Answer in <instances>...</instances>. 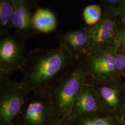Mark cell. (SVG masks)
Wrapping results in <instances>:
<instances>
[{
  "mask_svg": "<svg viewBox=\"0 0 125 125\" xmlns=\"http://www.w3.org/2000/svg\"><path fill=\"white\" fill-rule=\"evenodd\" d=\"M77 62L59 45L49 49L34 48L28 52L20 83L29 94L49 88L72 71Z\"/></svg>",
  "mask_w": 125,
  "mask_h": 125,
  "instance_id": "cell-1",
  "label": "cell"
},
{
  "mask_svg": "<svg viewBox=\"0 0 125 125\" xmlns=\"http://www.w3.org/2000/svg\"><path fill=\"white\" fill-rule=\"evenodd\" d=\"M87 79L84 63L81 59L72 71L49 87L58 125H61L68 118Z\"/></svg>",
  "mask_w": 125,
  "mask_h": 125,
  "instance_id": "cell-2",
  "label": "cell"
},
{
  "mask_svg": "<svg viewBox=\"0 0 125 125\" xmlns=\"http://www.w3.org/2000/svg\"><path fill=\"white\" fill-rule=\"evenodd\" d=\"M31 93L24 104L16 125H58L48 88Z\"/></svg>",
  "mask_w": 125,
  "mask_h": 125,
  "instance_id": "cell-3",
  "label": "cell"
},
{
  "mask_svg": "<svg viewBox=\"0 0 125 125\" xmlns=\"http://www.w3.org/2000/svg\"><path fill=\"white\" fill-rule=\"evenodd\" d=\"M29 94L20 82H0V125H16Z\"/></svg>",
  "mask_w": 125,
  "mask_h": 125,
  "instance_id": "cell-4",
  "label": "cell"
},
{
  "mask_svg": "<svg viewBox=\"0 0 125 125\" xmlns=\"http://www.w3.org/2000/svg\"><path fill=\"white\" fill-rule=\"evenodd\" d=\"M25 40L9 33L0 40V78H10L14 72L21 71L29 51Z\"/></svg>",
  "mask_w": 125,
  "mask_h": 125,
  "instance_id": "cell-5",
  "label": "cell"
},
{
  "mask_svg": "<svg viewBox=\"0 0 125 125\" xmlns=\"http://www.w3.org/2000/svg\"><path fill=\"white\" fill-rule=\"evenodd\" d=\"M116 48L112 46L83 58L87 81L105 82L119 76L116 69Z\"/></svg>",
  "mask_w": 125,
  "mask_h": 125,
  "instance_id": "cell-6",
  "label": "cell"
},
{
  "mask_svg": "<svg viewBox=\"0 0 125 125\" xmlns=\"http://www.w3.org/2000/svg\"><path fill=\"white\" fill-rule=\"evenodd\" d=\"M121 27L118 16L103 10L101 21L90 27V41L89 52L86 57L109 47H115V36Z\"/></svg>",
  "mask_w": 125,
  "mask_h": 125,
  "instance_id": "cell-7",
  "label": "cell"
},
{
  "mask_svg": "<svg viewBox=\"0 0 125 125\" xmlns=\"http://www.w3.org/2000/svg\"><path fill=\"white\" fill-rule=\"evenodd\" d=\"M89 83L96 90L105 114L119 118L125 98V84L122 78L118 76L112 80Z\"/></svg>",
  "mask_w": 125,
  "mask_h": 125,
  "instance_id": "cell-8",
  "label": "cell"
},
{
  "mask_svg": "<svg viewBox=\"0 0 125 125\" xmlns=\"http://www.w3.org/2000/svg\"><path fill=\"white\" fill-rule=\"evenodd\" d=\"M13 12L11 21V28L15 34L26 40L36 36V32L32 24L34 11L38 7L37 1L32 0H12Z\"/></svg>",
  "mask_w": 125,
  "mask_h": 125,
  "instance_id": "cell-9",
  "label": "cell"
},
{
  "mask_svg": "<svg viewBox=\"0 0 125 125\" xmlns=\"http://www.w3.org/2000/svg\"><path fill=\"white\" fill-rule=\"evenodd\" d=\"M56 37L61 46L76 61L86 57L89 52L90 41V27L68 30Z\"/></svg>",
  "mask_w": 125,
  "mask_h": 125,
  "instance_id": "cell-10",
  "label": "cell"
},
{
  "mask_svg": "<svg viewBox=\"0 0 125 125\" xmlns=\"http://www.w3.org/2000/svg\"><path fill=\"white\" fill-rule=\"evenodd\" d=\"M105 115L94 86L85 83L72 108L68 120L72 124L82 116Z\"/></svg>",
  "mask_w": 125,
  "mask_h": 125,
  "instance_id": "cell-11",
  "label": "cell"
},
{
  "mask_svg": "<svg viewBox=\"0 0 125 125\" xmlns=\"http://www.w3.org/2000/svg\"><path fill=\"white\" fill-rule=\"evenodd\" d=\"M32 24L38 33H50L57 29V18L51 10L39 7L33 14Z\"/></svg>",
  "mask_w": 125,
  "mask_h": 125,
  "instance_id": "cell-12",
  "label": "cell"
},
{
  "mask_svg": "<svg viewBox=\"0 0 125 125\" xmlns=\"http://www.w3.org/2000/svg\"><path fill=\"white\" fill-rule=\"evenodd\" d=\"M72 125H121L118 117L106 115H94L82 116Z\"/></svg>",
  "mask_w": 125,
  "mask_h": 125,
  "instance_id": "cell-13",
  "label": "cell"
},
{
  "mask_svg": "<svg viewBox=\"0 0 125 125\" xmlns=\"http://www.w3.org/2000/svg\"><path fill=\"white\" fill-rule=\"evenodd\" d=\"M13 12L12 0H0V35L3 37L11 29V21Z\"/></svg>",
  "mask_w": 125,
  "mask_h": 125,
  "instance_id": "cell-14",
  "label": "cell"
},
{
  "mask_svg": "<svg viewBox=\"0 0 125 125\" xmlns=\"http://www.w3.org/2000/svg\"><path fill=\"white\" fill-rule=\"evenodd\" d=\"M103 9L101 5H89L83 10V17L88 26H93L101 21L103 16Z\"/></svg>",
  "mask_w": 125,
  "mask_h": 125,
  "instance_id": "cell-15",
  "label": "cell"
},
{
  "mask_svg": "<svg viewBox=\"0 0 125 125\" xmlns=\"http://www.w3.org/2000/svg\"><path fill=\"white\" fill-rule=\"evenodd\" d=\"M100 2L103 10L118 16L125 0H101Z\"/></svg>",
  "mask_w": 125,
  "mask_h": 125,
  "instance_id": "cell-16",
  "label": "cell"
},
{
  "mask_svg": "<svg viewBox=\"0 0 125 125\" xmlns=\"http://www.w3.org/2000/svg\"><path fill=\"white\" fill-rule=\"evenodd\" d=\"M114 45L117 53H125V27L122 26L117 32Z\"/></svg>",
  "mask_w": 125,
  "mask_h": 125,
  "instance_id": "cell-17",
  "label": "cell"
},
{
  "mask_svg": "<svg viewBox=\"0 0 125 125\" xmlns=\"http://www.w3.org/2000/svg\"><path fill=\"white\" fill-rule=\"evenodd\" d=\"M116 66L118 76L121 77L125 76V53H117Z\"/></svg>",
  "mask_w": 125,
  "mask_h": 125,
  "instance_id": "cell-18",
  "label": "cell"
},
{
  "mask_svg": "<svg viewBox=\"0 0 125 125\" xmlns=\"http://www.w3.org/2000/svg\"><path fill=\"white\" fill-rule=\"evenodd\" d=\"M118 16L122 26L125 27V2L121 9Z\"/></svg>",
  "mask_w": 125,
  "mask_h": 125,
  "instance_id": "cell-19",
  "label": "cell"
},
{
  "mask_svg": "<svg viewBox=\"0 0 125 125\" xmlns=\"http://www.w3.org/2000/svg\"><path fill=\"white\" fill-rule=\"evenodd\" d=\"M119 118L121 125H125V98Z\"/></svg>",
  "mask_w": 125,
  "mask_h": 125,
  "instance_id": "cell-20",
  "label": "cell"
},
{
  "mask_svg": "<svg viewBox=\"0 0 125 125\" xmlns=\"http://www.w3.org/2000/svg\"><path fill=\"white\" fill-rule=\"evenodd\" d=\"M61 125H72V123L68 120V118H67V119H66L63 122Z\"/></svg>",
  "mask_w": 125,
  "mask_h": 125,
  "instance_id": "cell-21",
  "label": "cell"
},
{
  "mask_svg": "<svg viewBox=\"0 0 125 125\" xmlns=\"http://www.w3.org/2000/svg\"><path fill=\"white\" fill-rule=\"evenodd\" d=\"M121 77L122 78L123 81V82H124V83H125V76H122V77Z\"/></svg>",
  "mask_w": 125,
  "mask_h": 125,
  "instance_id": "cell-22",
  "label": "cell"
}]
</instances>
